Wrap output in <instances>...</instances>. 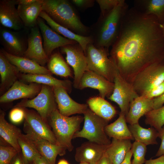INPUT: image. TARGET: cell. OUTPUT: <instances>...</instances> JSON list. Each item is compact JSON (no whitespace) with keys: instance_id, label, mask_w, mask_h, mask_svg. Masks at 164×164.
Returning a JSON list of instances; mask_svg holds the SVG:
<instances>
[{"instance_id":"51","label":"cell","mask_w":164,"mask_h":164,"mask_svg":"<svg viewBox=\"0 0 164 164\" xmlns=\"http://www.w3.org/2000/svg\"><path fill=\"white\" fill-rule=\"evenodd\" d=\"M161 27H162V30H163V33L164 34V22L162 24H161Z\"/></svg>"},{"instance_id":"29","label":"cell","mask_w":164,"mask_h":164,"mask_svg":"<svg viewBox=\"0 0 164 164\" xmlns=\"http://www.w3.org/2000/svg\"><path fill=\"white\" fill-rule=\"evenodd\" d=\"M131 141L112 138L105 153L113 164H120L123 161L127 153L131 149L132 144Z\"/></svg>"},{"instance_id":"21","label":"cell","mask_w":164,"mask_h":164,"mask_svg":"<svg viewBox=\"0 0 164 164\" xmlns=\"http://www.w3.org/2000/svg\"><path fill=\"white\" fill-rule=\"evenodd\" d=\"M20 73L18 68L11 63L0 51L1 94L5 93L19 79Z\"/></svg>"},{"instance_id":"15","label":"cell","mask_w":164,"mask_h":164,"mask_svg":"<svg viewBox=\"0 0 164 164\" xmlns=\"http://www.w3.org/2000/svg\"><path fill=\"white\" fill-rule=\"evenodd\" d=\"M44 21L39 17L37 20V25L43 38L44 50L49 57L56 49L77 43L59 34L47 25Z\"/></svg>"},{"instance_id":"43","label":"cell","mask_w":164,"mask_h":164,"mask_svg":"<svg viewBox=\"0 0 164 164\" xmlns=\"http://www.w3.org/2000/svg\"><path fill=\"white\" fill-rule=\"evenodd\" d=\"M153 110L158 109L164 104V93L161 95L153 98Z\"/></svg>"},{"instance_id":"11","label":"cell","mask_w":164,"mask_h":164,"mask_svg":"<svg viewBox=\"0 0 164 164\" xmlns=\"http://www.w3.org/2000/svg\"><path fill=\"white\" fill-rule=\"evenodd\" d=\"M114 87L112 94L108 98L119 106L120 113L126 116L129 110L131 102L139 96L132 84L126 81L118 71L114 81Z\"/></svg>"},{"instance_id":"7","label":"cell","mask_w":164,"mask_h":164,"mask_svg":"<svg viewBox=\"0 0 164 164\" xmlns=\"http://www.w3.org/2000/svg\"><path fill=\"white\" fill-rule=\"evenodd\" d=\"M41 90L34 98L23 99L14 107L32 108L35 109L43 119L48 122V119L53 111L57 108L52 87L42 84Z\"/></svg>"},{"instance_id":"4","label":"cell","mask_w":164,"mask_h":164,"mask_svg":"<svg viewBox=\"0 0 164 164\" xmlns=\"http://www.w3.org/2000/svg\"><path fill=\"white\" fill-rule=\"evenodd\" d=\"M84 120V117L80 115L64 116L57 109L50 115L48 122L52 129L57 143L71 152L73 148L72 140Z\"/></svg>"},{"instance_id":"42","label":"cell","mask_w":164,"mask_h":164,"mask_svg":"<svg viewBox=\"0 0 164 164\" xmlns=\"http://www.w3.org/2000/svg\"><path fill=\"white\" fill-rule=\"evenodd\" d=\"M158 137L161 139V142L155 155L156 156H160L164 155V125L158 132Z\"/></svg>"},{"instance_id":"23","label":"cell","mask_w":164,"mask_h":164,"mask_svg":"<svg viewBox=\"0 0 164 164\" xmlns=\"http://www.w3.org/2000/svg\"><path fill=\"white\" fill-rule=\"evenodd\" d=\"M28 135L33 141L39 154L49 164H56L57 156H63L66 153L67 149L57 143L53 144L46 139Z\"/></svg>"},{"instance_id":"34","label":"cell","mask_w":164,"mask_h":164,"mask_svg":"<svg viewBox=\"0 0 164 164\" xmlns=\"http://www.w3.org/2000/svg\"><path fill=\"white\" fill-rule=\"evenodd\" d=\"M25 164H30L37 156L41 155L30 137L22 134L18 139Z\"/></svg>"},{"instance_id":"2","label":"cell","mask_w":164,"mask_h":164,"mask_svg":"<svg viewBox=\"0 0 164 164\" xmlns=\"http://www.w3.org/2000/svg\"><path fill=\"white\" fill-rule=\"evenodd\" d=\"M128 9L124 0L111 11L100 15L97 22L90 27L93 44L97 48L109 50L113 44L119 34L123 17Z\"/></svg>"},{"instance_id":"52","label":"cell","mask_w":164,"mask_h":164,"mask_svg":"<svg viewBox=\"0 0 164 164\" xmlns=\"http://www.w3.org/2000/svg\"><path fill=\"white\" fill-rule=\"evenodd\" d=\"M79 164H89L88 163L84 162H80Z\"/></svg>"},{"instance_id":"14","label":"cell","mask_w":164,"mask_h":164,"mask_svg":"<svg viewBox=\"0 0 164 164\" xmlns=\"http://www.w3.org/2000/svg\"><path fill=\"white\" fill-rule=\"evenodd\" d=\"M0 40L4 50L12 55L23 57L27 41L19 32L4 27L0 30Z\"/></svg>"},{"instance_id":"40","label":"cell","mask_w":164,"mask_h":164,"mask_svg":"<svg viewBox=\"0 0 164 164\" xmlns=\"http://www.w3.org/2000/svg\"><path fill=\"white\" fill-rule=\"evenodd\" d=\"M70 2L75 8L79 10L84 11L93 7L95 4L94 0H71Z\"/></svg>"},{"instance_id":"17","label":"cell","mask_w":164,"mask_h":164,"mask_svg":"<svg viewBox=\"0 0 164 164\" xmlns=\"http://www.w3.org/2000/svg\"><path fill=\"white\" fill-rule=\"evenodd\" d=\"M114 83L110 81L101 75L90 70L86 71L80 81L78 89L82 90L87 87L97 89L99 96L108 98L112 93Z\"/></svg>"},{"instance_id":"37","label":"cell","mask_w":164,"mask_h":164,"mask_svg":"<svg viewBox=\"0 0 164 164\" xmlns=\"http://www.w3.org/2000/svg\"><path fill=\"white\" fill-rule=\"evenodd\" d=\"M19 152L11 145H0V164H10Z\"/></svg>"},{"instance_id":"45","label":"cell","mask_w":164,"mask_h":164,"mask_svg":"<svg viewBox=\"0 0 164 164\" xmlns=\"http://www.w3.org/2000/svg\"><path fill=\"white\" fill-rule=\"evenodd\" d=\"M10 164H25L21 152L17 154L12 159Z\"/></svg>"},{"instance_id":"3","label":"cell","mask_w":164,"mask_h":164,"mask_svg":"<svg viewBox=\"0 0 164 164\" xmlns=\"http://www.w3.org/2000/svg\"><path fill=\"white\" fill-rule=\"evenodd\" d=\"M42 10L55 22L79 35L90 36V28L81 22L70 1L42 0Z\"/></svg>"},{"instance_id":"16","label":"cell","mask_w":164,"mask_h":164,"mask_svg":"<svg viewBox=\"0 0 164 164\" xmlns=\"http://www.w3.org/2000/svg\"><path fill=\"white\" fill-rule=\"evenodd\" d=\"M57 108L61 115L66 117L75 114H84L88 108L86 104L78 103L69 95L67 91L60 87H52Z\"/></svg>"},{"instance_id":"31","label":"cell","mask_w":164,"mask_h":164,"mask_svg":"<svg viewBox=\"0 0 164 164\" xmlns=\"http://www.w3.org/2000/svg\"><path fill=\"white\" fill-rule=\"evenodd\" d=\"M105 131L108 137L112 138L130 140L134 139L127 125L125 116L121 113L116 120L106 126Z\"/></svg>"},{"instance_id":"8","label":"cell","mask_w":164,"mask_h":164,"mask_svg":"<svg viewBox=\"0 0 164 164\" xmlns=\"http://www.w3.org/2000/svg\"><path fill=\"white\" fill-rule=\"evenodd\" d=\"M164 81V61L149 66L136 77L132 83L139 96L157 86Z\"/></svg>"},{"instance_id":"6","label":"cell","mask_w":164,"mask_h":164,"mask_svg":"<svg viewBox=\"0 0 164 164\" xmlns=\"http://www.w3.org/2000/svg\"><path fill=\"white\" fill-rule=\"evenodd\" d=\"M84 115L82 129L77 131L73 138H82L97 144L108 145L111 141L107 135L105 128L108 121L99 117L88 108Z\"/></svg>"},{"instance_id":"33","label":"cell","mask_w":164,"mask_h":164,"mask_svg":"<svg viewBox=\"0 0 164 164\" xmlns=\"http://www.w3.org/2000/svg\"><path fill=\"white\" fill-rule=\"evenodd\" d=\"M47 66L48 69L52 74L65 77H72L68 64L59 52L52 54L49 57Z\"/></svg>"},{"instance_id":"18","label":"cell","mask_w":164,"mask_h":164,"mask_svg":"<svg viewBox=\"0 0 164 164\" xmlns=\"http://www.w3.org/2000/svg\"><path fill=\"white\" fill-rule=\"evenodd\" d=\"M16 5V0L0 1V23L5 28L17 31L24 25L15 7Z\"/></svg>"},{"instance_id":"20","label":"cell","mask_w":164,"mask_h":164,"mask_svg":"<svg viewBox=\"0 0 164 164\" xmlns=\"http://www.w3.org/2000/svg\"><path fill=\"white\" fill-rule=\"evenodd\" d=\"M0 51L11 63L18 68L21 73L32 74H52L47 68L31 59L12 55L3 49L0 50Z\"/></svg>"},{"instance_id":"27","label":"cell","mask_w":164,"mask_h":164,"mask_svg":"<svg viewBox=\"0 0 164 164\" xmlns=\"http://www.w3.org/2000/svg\"><path fill=\"white\" fill-rule=\"evenodd\" d=\"M17 9L24 26L31 29L37 25V19L43 11L42 0L28 5H18Z\"/></svg>"},{"instance_id":"48","label":"cell","mask_w":164,"mask_h":164,"mask_svg":"<svg viewBox=\"0 0 164 164\" xmlns=\"http://www.w3.org/2000/svg\"><path fill=\"white\" fill-rule=\"evenodd\" d=\"M132 155V152L131 149L126 154L125 158L120 164H132L131 159Z\"/></svg>"},{"instance_id":"25","label":"cell","mask_w":164,"mask_h":164,"mask_svg":"<svg viewBox=\"0 0 164 164\" xmlns=\"http://www.w3.org/2000/svg\"><path fill=\"white\" fill-rule=\"evenodd\" d=\"M20 81L24 82L36 83L52 87H57L65 89L68 93L71 91L72 82L69 80H60L52 75L43 74H28L20 73L19 77Z\"/></svg>"},{"instance_id":"22","label":"cell","mask_w":164,"mask_h":164,"mask_svg":"<svg viewBox=\"0 0 164 164\" xmlns=\"http://www.w3.org/2000/svg\"><path fill=\"white\" fill-rule=\"evenodd\" d=\"M153 98L139 96L131 103L128 111L125 116L126 122L130 125L138 123L141 117L153 110Z\"/></svg>"},{"instance_id":"50","label":"cell","mask_w":164,"mask_h":164,"mask_svg":"<svg viewBox=\"0 0 164 164\" xmlns=\"http://www.w3.org/2000/svg\"><path fill=\"white\" fill-rule=\"evenodd\" d=\"M57 164H69L68 162L66 160L62 159L60 160Z\"/></svg>"},{"instance_id":"39","label":"cell","mask_w":164,"mask_h":164,"mask_svg":"<svg viewBox=\"0 0 164 164\" xmlns=\"http://www.w3.org/2000/svg\"><path fill=\"white\" fill-rule=\"evenodd\" d=\"M15 107L10 111L9 118L12 123L18 124L25 119V111L24 108Z\"/></svg>"},{"instance_id":"35","label":"cell","mask_w":164,"mask_h":164,"mask_svg":"<svg viewBox=\"0 0 164 164\" xmlns=\"http://www.w3.org/2000/svg\"><path fill=\"white\" fill-rule=\"evenodd\" d=\"M145 122L159 132L164 125V106L152 110L145 115Z\"/></svg>"},{"instance_id":"24","label":"cell","mask_w":164,"mask_h":164,"mask_svg":"<svg viewBox=\"0 0 164 164\" xmlns=\"http://www.w3.org/2000/svg\"><path fill=\"white\" fill-rule=\"evenodd\" d=\"M39 17L45 21L47 24L54 31L64 37L78 43L85 52L87 45L93 43V40L90 36H84L77 35L67 28L56 23L44 12L42 11Z\"/></svg>"},{"instance_id":"38","label":"cell","mask_w":164,"mask_h":164,"mask_svg":"<svg viewBox=\"0 0 164 164\" xmlns=\"http://www.w3.org/2000/svg\"><path fill=\"white\" fill-rule=\"evenodd\" d=\"M121 0H96L101 10L100 15H104L113 10Z\"/></svg>"},{"instance_id":"47","label":"cell","mask_w":164,"mask_h":164,"mask_svg":"<svg viewBox=\"0 0 164 164\" xmlns=\"http://www.w3.org/2000/svg\"><path fill=\"white\" fill-rule=\"evenodd\" d=\"M96 164H113V163L110 159L104 153Z\"/></svg>"},{"instance_id":"1","label":"cell","mask_w":164,"mask_h":164,"mask_svg":"<svg viewBox=\"0 0 164 164\" xmlns=\"http://www.w3.org/2000/svg\"><path fill=\"white\" fill-rule=\"evenodd\" d=\"M155 16L144 14L134 7L124 15L110 57L120 75L132 84L140 72L164 61V34Z\"/></svg>"},{"instance_id":"28","label":"cell","mask_w":164,"mask_h":164,"mask_svg":"<svg viewBox=\"0 0 164 164\" xmlns=\"http://www.w3.org/2000/svg\"><path fill=\"white\" fill-rule=\"evenodd\" d=\"M134 7L142 14L155 16L162 24L164 22V0H136Z\"/></svg>"},{"instance_id":"26","label":"cell","mask_w":164,"mask_h":164,"mask_svg":"<svg viewBox=\"0 0 164 164\" xmlns=\"http://www.w3.org/2000/svg\"><path fill=\"white\" fill-rule=\"evenodd\" d=\"M5 112L0 110V135L4 141L15 149L19 152H21L18 139L22 134L20 129L5 119Z\"/></svg>"},{"instance_id":"32","label":"cell","mask_w":164,"mask_h":164,"mask_svg":"<svg viewBox=\"0 0 164 164\" xmlns=\"http://www.w3.org/2000/svg\"><path fill=\"white\" fill-rule=\"evenodd\" d=\"M128 128L136 141L143 143L146 145L157 144L156 138L158 132L154 128H142L137 123L129 125Z\"/></svg>"},{"instance_id":"41","label":"cell","mask_w":164,"mask_h":164,"mask_svg":"<svg viewBox=\"0 0 164 164\" xmlns=\"http://www.w3.org/2000/svg\"><path fill=\"white\" fill-rule=\"evenodd\" d=\"M164 93V81L157 86L144 93L142 96L152 99L157 97Z\"/></svg>"},{"instance_id":"36","label":"cell","mask_w":164,"mask_h":164,"mask_svg":"<svg viewBox=\"0 0 164 164\" xmlns=\"http://www.w3.org/2000/svg\"><path fill=\"white\" fill-rule=\"evenodd\" d=\"M146 145L145 144L135 141L132 144L131 149L134 159L132 164H143L146 160L145 156L146 152Z\"/></svg>"},{"instance_id":"13","label":"cell","mask_w":164,"mask_h":164,"mask_svg":"<svg viewBox=\"0 0 164 164\" xmlns=\"http://www.w3.org/2000/svg\"><path fill=\"white\" fill-rule=\"evenodd\" d=\"M42 85L36 83L27 84L17 80L0 97L1 103H6L20 99H32L40 91Z\"/></svg>"},{"instance_id":"46","label":"cell","mask_w":164,"mask_h":164,"mask_svg":"<svg viewBox=\"0 0 164 164\" xmlns=\"http://www.w3.org/2000/svg\"><path fill=\"white\" fill-rule=\"evenodd\" d=\"M30 164H49L47 161L41 155L36 157Z\"/></svg>"},{"instance_id":"30","label":"cell","mask_w":164,"mask_h":164,"mask_svg":"<svg viewBox=\"0 0 164 164\" xmlns=\"http://www.w3.org/2000/svg\"><path fill=\"white\" fill-rule=\"evenodd\" d=\"M87 103L89 108L94 113L108 121L117 114L115 108L104 98L100 96L89 98Z\"/></svg>"},{"instance_id":"10","label":"cell","mask_w":164,"mask_h":164,"mask_svg":"<svg viewBox=\"0 0 164 164\" xmlns=\"http://www.w3.org/2000/svg\"><path fill=\"white\" fill-rule=\"evenodd\" d=\"M25 111L23 131L26 134L46 139L56 144L55 136L49 123L45 121L36 112L26 108Z\"/></svg>"},{"instance_id":"5","label":"cell","mask_w":164,"mask_h":164,"mask_svg":"<svg viewBox=\"0 0 164 164\" xmlns=\"http://www.w3.org/2000/svg\"><path fill=\"white\" fill-rule=\"evenodd\" d=\"M84 53L89 70L94 71L114 82L115 76L118 71L109 50L97 48L92 43L87 46Z\"/></svg>"},{"instance_id":"49","label":"cell","mask_w":164,"mask_h":164,"mask_svg":"<svg viewBox=\"0 0 164 164\" xmlns=\"http://www.w3.org/2000/svg\"><path fill=\"white\" fill-rule=\"evenodd\" d=\"M36 0H16L17 5H28L31 4Z\"/></svg>"},{"instance_id":"9","label":"cell","mask_w":164,"mask_h":164,"mask_svg":"<svg viewBox=\"0 0 164 164\" xmlns=\"http://www.w3.org/2000/svg\"><path fill=\"white\" fill-rule=\"evenodd\" d=\"M60 49L61 52L66 55L67 62L73 69L74 75L73 86L78 89L83 75L89 70L84 51L77 43L65 45Z\"/></svg>"},{"instance_id":"12","label":"cell","mask_w":164,"mask_h":164,"mask_svg":"<svg viewBox=\"0 0 164 164\" xmlns=\"http://www.w3.org/2000/svg\"><path fill=\"white\" fill-rule=\"evenodd\" d=\"M40 30L37 25L31 29L27 39V47L23 57L31 59L44 67L49 57L44 50Z\"/></svg>"},{"instance_id":"44","label":"cell","mask_w":164,"mask_h":164,"mask_svg":"<svg viewBox=\"0 0 164 164\" xmlns=\"http://www.w3.org/2000/svg\"><path fill=\"white\" fill-rule=\"evenodd\" d=\"M143 164H164V155L155 159H152L146 160Z\"/></svg>"},{"instance_id":"19","label":"cell","mask_w":164,"mask_h":164,"mask_svg":"<svg viewBox=\"0 0 164 164\" xmlns=\"http://www.w3.org/2000/svg\"><path fill=\"white\" fill-rule=\"evenodd\" d=\"M109 145H100L89 141L84 142L76 148L75 159L80 163L96 164L104 155Z\"/></svg>"}]
</instances>
